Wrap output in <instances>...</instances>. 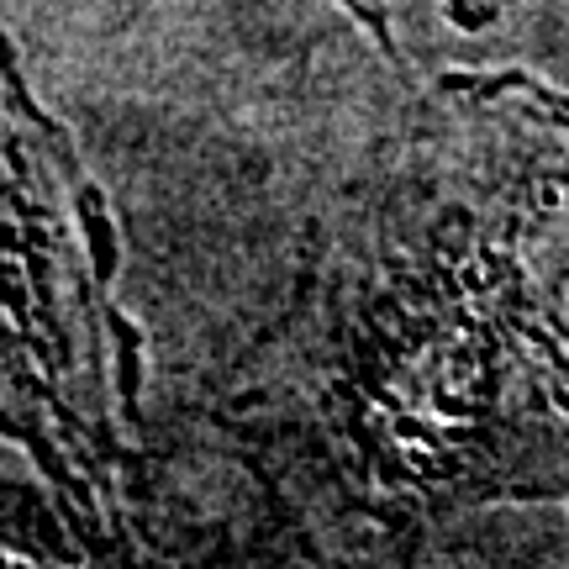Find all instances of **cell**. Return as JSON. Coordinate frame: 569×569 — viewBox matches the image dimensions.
Returning <instances> with one entry per match:
<instances>
[{
    "instance_id": "obj_1",
    "label": "cell",
    "mask_w": 569,
    "mask_h": 569,
    "mask_svg": "<svg viewBox=\"0 0 569 569\" xmlns=\"http://www.w3.org/2000/svg\"><path fill=\"white\" fill-rule=\"evenodd\" d=\"M569 264V96L453 74L338 217L306 301L327 465L380 522L569 501L553 311Z\"/></svg>"
},
{
    "instance_id": "obj_2",
    "label": "cell",
    "mask_w": 569,
    "mask_h": 569,
    "mask_svg": "<svg viewBox=\"0 0 569 569\" xmlns=\"http://www.w3.org/2000/svg\"><path fill=\"white\" fill-rule=\"evenodd\" d=\"M6 264H11V417L32 422V453L101 490L127 448L138 401V332L111 306L117 232L74 142L6 59Z\"/></svg>"
},
{
    "instance_id": "obj_3",
    "label": "cell",
    "mask_w": 569,
    "mask_h": 569,
    "mask_svg": "<svg viewBox=\"0 0 569 569\" xmlns=\"http://www.w3.org/2000/svg\"><path fill=\"white\" fill-rule=\"evenodd\" d=\"M6 553H11V569H101L96 559H80L74 549H63V538L53 549H42V538L21 522H11V532H6Z\"/></svg>"
},
{
    "instance_id": "obj_4",
    "label": "cell",
    "mask_w": 569,
    "mask_h": 569,
    "mask_svg": "<svg viewBox=\"0 0 569 569\" xmlns=\"http://www.w3.org/2000/svg\"><path fill=\"white\" fill-rule=\"evenodd\" d=\"M553 390H559V427L569 448V264L559 280V311H553Z\"/></svg>"
},
{
    "instance_id": "obj_5",
    "label": "cell",
    "mask_w": 569,
    "mask_h": 569,
    "mask_svg": "<svg viewBox=\"0 0 569 569\" xmlns=\"http://www.w3.org/2000/svg\"><path fill=\"white\" fill-rule=\"evenodd\" d=\"M332 6H338L348 21H359L369 38H375V48H380V53H396V38H390V6H386V0H332Z\"/></svg>"
},
{
    "instance_id": "obj_6",
    "label": "cell",
    "mask_w": 569,
    "mask_h": 569,
    "mask_svg": "<svg viewBox=\"0 0 569 569\" xmlns=\"http://www.w3.org/2000/svg\"><path fill=\"white\" fill-rule=\"evenodd\" d=\"M517 0H443L448 21L459 27V32H486V27H496V21L507 17Z\"/></svg>"
}]
</instances>
